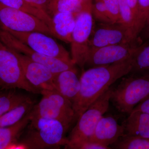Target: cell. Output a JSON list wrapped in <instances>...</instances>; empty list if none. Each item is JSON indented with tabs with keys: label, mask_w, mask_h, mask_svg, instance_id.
<instances>
[{
	"label": "cell",
	"mask_w": 149,
	"mask_h": 149,
	"mask_svg": "<svg viewBox=\"0 0 149 149\" xmlns=\"http://www.w3.org/2000/svg\"><path fill=\"white\" fill-rule=\"evenodd\" d=\"M132 65V58L119 63L83 71L80 78V91L72 104L75 121L116 81L129 74Z\"/></svg>",
	"instance_id": "6da1fadb"
},
{
	"label": "cell",
	"mask_w": 149,
	"mask_h": 149,
	"mask_svg": "<svg viewBox=\"0 0 149 149\" xmlns=\"http://www.w3.org/2000/svg\"><path fill=\"white\" fill-rule=\"evenodd\" d=\"M26 128L21 144L27 149H50L67 144V130L58 120L31 116Z\"/></svg>",
	"instance_id": "7a4b0ae2"
},
{
	"label": "cell",
	"mask_w": 149,
	"mask_h": 149,
	"mask_svg": "<svg viewBox=\"0 0 149 149\" xmlns=\"http://www.w3.org/2000/svg\"><path fill=\"white\" fill-rule=\"evenodd\" d=\"M149 97V75L128 74L113 88L110 101L118 111L129 114Z\"/></svg>",
	"instance_id": "3957f363"
},
{
	"label": "cell",
	"mask_w": 149,
	"mask_h": 149,
	"mask_svg": "<svg viewBox=\"0 0 149 149\" xmlns=\"http://www.w3.org/2000/svg\"><path fill=\"white\" fill-rule=\"evenodd\" d=\"M113 88L111 87L80 116L67 138L65 147L88 142L93 136L99 120L109 109Z\"/></svg>",
	"instance_id": "277c9868"
},
{
	"label": "cell",
	"mask_w": 149,
	"mask_h": 149,
	"mask_svg": "<svg viewBox=\"0 0 149 149\" xmlns=\"http://www.w3.org/2000/svg\"><path fill=\"white\" fill-rule=\"evenodd\" d=\"M40 93L42 97L30 112L31 117L58 120L68 131L75 121L72 103L56 91H42Z\"/></svg>",
	"instance_id": "5b68a950"
},
{
	"label": "cell",
	"mask_w": 149,
	"mask_h": 149,
	"mask_svg": "<svg viewBox=\"0 0 149 149\" xmlns=\"http://www.w3.org/2000/svg\"><path fill=\"white\" fill-rule=\"evenodd\" d=\"M0 88L19 89L32 93H40L27 81L21 63L14 51L0 39Z\"/></svg>",
	"instance_id": "8992f818"
},
{
	"label": "cell",
	"mask_w": 149,
	"mask_h": 149,
	"mask_svg": "<svg viewBox=\"0 0 149 149\" xmlns=\"http://www.w3.org/2000/svg\"><path fill=\"white\" fill-rule=\"evenodd\" d=\"M94 24L91 5L76 15L70 43L72 62L81 68L85 66L89 51V40Z\"/></svg>",
	"instance_id": "52a82bcc"
},
{
	"label": "cell",
	"mask_w": 149,
	"mask_h": 149,
	"mask_svg": "<svg viewBox=\"0 0 149 149\" xmlns=\"http://www.w3.org/2000/svg\"><path fill=\"white\" fill-rule=\"evenodd\" d=\"M0 29L8 32H40L54 37L47 25L41 19L30 14L7 6L1 3Z\"/></svg>",
	"instance_id": "ba28073f"
},
{
	"label": "cell",
	"mask_w": 149,
	"mask_h": 149,
	"mask_svg": "<svg viewBox=\"0 0 149 149\" xmlns=\"http://www.w3.org/2000/svg\"><path fill=\"white\" fill-rule=\"evenodd\" d=\"M142 43L132 42L106 46L89 50L85 66L88 68L119 63L133 57L137 48Z\"/></svg>",
	"instance_id": "9c48e42d"
},
{
	"label": "cell",
	"mask_w": 149,
	"mask_h": 149,
	"mask_svg": "<svg viewBox=\"0 0 149 149\" xmlns=\"http://www.w3.org/2000/svg\"><path fill=\"white\" fill-rule=\"evenodd\" d=\"M139 40L128 28L120 23L94 24L89 40V50L125 44Z\"/></svg>",
	"instance_id": "30bf717a"
},
{
	"label": "cell",
	"mask_w": 149,
	"mask_h": 149,
	"mask_svg": "<svg viewBox=\"0 0 149 149\" xmlns=\"http://www.w3.org/2000/svg\"><path fill=\"white\" fill-rule=\"evenodd\" d=\"M0 39L9 48L26 56L32 61L43 65L55 75L63 71L75 68L72 61H65L39 53L1 29H0Z\"/></svg>",
	"instance_id": "8fae6325"
},
{
	"label": "cell",
	"mask_w": 149,
	"mask_h": 149,
	"mask_svg": "<svg viewBox=\"0 0 149 149\" xmlns=\"http://www.w3.org/2000/svg\"><path fill=\"white\" fill-rule=\"evenodd\" d=\"M8 33L39 53L65 61H72L67 51L50 36L37 32Z\"/></svg>",
	"instance_id": "7c38bea8"
},
{
	"label": "cell",
	"mask_w": 149,
	"mask_h": 149,
	"mask_svg": "<svg viewBox=\"0 0 149 149\" xmlns=\"http://www.w3.org/2000/svg\"><path fill=\"white\" fill-rule=\"evenodd\" d=\"M14 52L21 63L25 78L34 88L40 93L42 91H56L54 74L43 65L32 61L28 57L16 51Z\"/></svg>",
	"instance_id": "4fadbf2b"
},
{
	"label": "cell",
	"mask_w": 149,
	"mask_h": 149,
	"mask_svg": "<svg viewBox=\"0 0 149 149\" xmlns=\"http://www.w3.org/2000/svg\"><path fill=\"white\" fill-rule=\"evenodd\" d=\"M124 134L123 125H119L116 118L109 116H103L88 142L110 146Z\"/></svg>",
	"instance_id": "5bb4252c"
},
{
	"label": "cell",
	"mask_w": 149,
	"mask_h": 149,
	"mask_svg": "<svg viewBox=\"0 0 149 149\" xmlns=\"http://www.w3.org/2000/svg\"><path fill=\"white\" fill-rule=\"evenodd\" d=\"M80 78L75 68L56 74L55 79L56 92L73 104L80 91Z\"/></svg>",
	"instance_id": "9a60e30c"
},
{
	"label": "cell",
	"mask_w": 149,
	"mask_h": 149,
	"mask_svg": "<svg viewBox=\"0 0 149 149\" xmlns=\"http://www.w3.org/2000/svg\"><path fill=\"white\" fill-rule=\"evenodd\" d=\"M76 15L69 13H59L52 17L54 37L71 43Z\"/></svg>",
	"instance_id": "2e32d148"
},
{
	"label": "cell",
	"mask_w": 149,
	"mask_h": 149,
	"mask_svg": "<svg viewBox=\"0 0 149 149\" xmlns=\"http://www.w3.org/2000/svg\"><path fill=\"white\" fill-rule=\"evenodd\" d=\"M125 134L149 139V114L133 111L129 114L123 125Z\"/></svg>",
	"instance_id": "e0dca14e"
},
{
	"label": "cell",
	"mask_w": 149,
	"mask_h": 149,
	"mask_svg": "<svg viewBox=\"0 0 149 149\" xmlns=\"http://www.w3.org/2000/svg\"><path fill=\"white\" fill-rule=\"evenodd\" d=\"M92 3V0H51L48 14L51 17L59 13H69L77 15Z\"/></svg>",
	"instance_id": "ac0fdd59"
},
{
	"label": "cell",
	"mask_w": 149,
	"mask_h": 149,
	"mask_svg": "<svg viewBox=\"0 0 149 149\" xmlns=\"http://www.w3.org/2000/svg\"><path fill=\"white\" fill-rule=\"evenodd\" d=\"M128 74L149 75V42L142 43L132 57V68Z\"/></svg>",
	"instance_id": "d6986e66"
},
{
	"label": "cell",
	"mask_w": 149,
	"mask_h": 149,
	"mask_svg": "<svg viewBox=\"0 0 149 149\" xmlns=\"http://www.w3.org/2000/svg\"><path fill=\"white\" fill-rule=\"evenodd\" d=\"M30 97L16 89L0 88V116L20 105Z\"/></svg>",
	"instance_id": "ffe728a7"
},
{
	"label": "cell",
	"mask_w": 149,
	"mask_h": 149,
	"mask_svg": "<svg viewBox=\"0 0 149 149\" xmlns=\"http://www.w3.org/2000/svg\"><path fill=\"white\" fill-rule=\"evenodd\" d=\"M35 105L31 98L0 116V128L9 127L17 123L32 111Z\"/></svg>",
	"instance_id": "44dd1931"
},
{
	"label": "cell",
	"mask_w": 149,
	"mask_h": 149,
	"mask_svg": "<svg viewBox=\"0 0 149 149\" xmlns=\"http://www.w3.org/2000/svg\"><path fill=\"white\" fill-rule=\"evenodd\" d=\"M30 112L15 125L0 128V149H5L11 145L17 137L27 127L31 118Z\"/></svg>",
	"instance_id": "7402d4cb"
},
{
	"label": "cell",
	"mask_w": 149,
	"mask_h": 149,
	"mask_svg": "<svg viewBox=\"0 0 149 149\" xmlns=\"http://www.w3.org/2000/svg\"><path fill=\"white\" fill-rule=\"evenodd\" d=\"M109 147L113 149H149V139L124 134Z\"/></svg>",
	"instance_id": "603a6c76"
},
{
	"label": "cell",
	"mask_w": 149,
	"mask_h": 149,
	"mask_svg": "<svg viewBox=\"0 0 149 149\" xmlns=\"http://www.w3.org/2000/svg\"><path fill=\"white\" fill-rule=\"evenodd\" d=\"M120 22L133 33L135 37L138 38L136 32V21L132 11L125 0H118Z\"/></svg>",
	"instance_id": "cb8c5ba5"
},
{
	"label": "cell",
	"mask_w": 149,
	"mask_h": 149,
	"mask_svg": "<svg viewBox=\"0 0 149 149\" xmlns=\"http://www.w3.org/2000/svg\"><path fill=\"white\" fill-rule=\"evenodd\" d=\"M149 18V0H138V14L136 20L138 37Z\"/></svg>",
	"instance_id": "d4e9b609"
},
{
	"label": "cell",
	"mask_w": 149,
	"mask_h": 149,
	"mask_svg": "<svg viewBox=\"0 0 149 149\" xmlns=\"http://www.w3.org/2000/svg\"><path fill=\"white\" fill-rule=\"evenodd\" d=\"M92 13L94 19L99 23H113L102 0H95L92 2Z\"/></svg>",
	"instance_id": "484cf974"
},
{
	"label": "cell",
	"mask_w": 149,
	"mask_h": 149,
	"mask_svg": "<svg viewBox=\"0 0 149 149\" xmlns=\"http://www.w3.org/2000/svg\"><path fill=\"white\" fill-rule=\"evenodd\" d=\"M104 3L110 17L113 23H120L118 0H102Z\"/></svg>",
	"instance_id": "4316f807"
},
{
	"label": "cell",
	"mask_w": 149,
	"mask_h": 149,
	"mask_svg": "<svg viewBox=\"0 0 149 149\" xmlns=\"http://www.w3.org/2000/svg\"><path fill=\"white\" fill-rule=\"evenodd\" d=\"M65 149H113L109 146L100 144L85 142L70 146L65 147Z\"/></svg>",
	"instance_id": "83f0119b"
},
{
	"label": "cell",
	"mask_w": 149,
	"mask_h": 149,
	"mask_svg": "<svg viewBox=\"0 0 149 149\" xmlns=\"http://www.w3.org/2000/svg\"><path fill=\"white\" fill-rule=\"evenodd\" d=\"M29 4L48 14L51 0H24Z\"/></svg>",
	"instance_id": "f1b7e54d"
},
{
	"label": "cell",
	"mask_w": 149,
	"mask_h": 149,
	"mask_svg": "<svg viewBox=\"0 0 149 149\" xmlns=\"http://www.w3.org/2000/svg\"><path fill=\"white\" fill-rule=\"evenodd\" d=\"M138 39L142 43L149 42V18L140 32Z\"/></svg>",
	"instance_id": "f546056e"
},
{
	"label": "cell",
	"mask_w": 149,
	"mask_h": 149,
	"mask_svg": "<svg viewBox=\"0 0 149 149\" xmlns=\"http://www.w3.org/2000/svg\"><path fill=\"white\" fill-rule=\"evenodd\" d=\"M133 111L142 112L149 114V97L137 105Z\"/></svg>",
	"instance_id": "4dcf8cb0"
},
{
	"label": "cell",
	"mask_w": 149,
	"mask_h": 149,
	"mask_svg": "<svg viewBox=\"0 0 149 149\" xmlns=\"http://www.w3.org/2000/svg\"><path fill=\"white\" fill-rule=\"evenodd\" d=\"M125 1L134 15L136 24V19H137L138 14V0H125Z\"/></svg>",
	"instance_id": "1f68e13d"
}]
</instances>
